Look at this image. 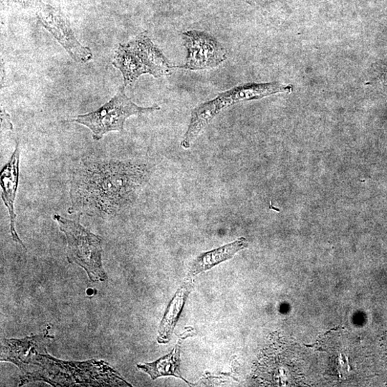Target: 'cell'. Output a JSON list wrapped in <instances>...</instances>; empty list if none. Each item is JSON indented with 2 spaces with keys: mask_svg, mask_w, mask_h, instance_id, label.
<instances>
[{
  "mask_svg": "<svg viewBox=\"0 0 387 387\" xmlns=\"http://www.w3.org/2000/svg\"><path fill=\"white\" fill-rule=\"evenodd\" d=\"M149 178L144 164L85 160L74 173L69 212L111 216L136 200Z\"/></svg>",
  "mask_w": 387,
  "mask_h": 387,
  "instance_id": "obj_1",
  "label": "cell"
},
{
  "mask_svg": "<svg viewBox=\"0 0 387 387\" xmlns=\"http://www.w3.org/2000/svg\"><path fill=\"white\" fill-rule=\"evenodd\" d=\"M292 85L278 82L264 83H246L220 94L216 98L205 102L191 112L187 130L181 142V146L190 148L203 129L227 108L243 101L261 99L277 94H291Z\"/></svg>",
  "mask_w": 387,
  "mask_h": 387,
  "instance_id": "obj_2",
  "label": "cell"
},
{
  "mask_svg": "<svg viewBox=\"0 0 387 387\" xmlns=\"http://www.w3.org/2000/svg\"><path fill=\"white\" fill-rule=\"evenodd\" d=\"M113 66L123 78V86L132 85L142 75L155 78L171 75L175 68L144 31L134 40L120 44L116 51Z\"/></svg>",
  "mask_w": 387,
  "mask_h": 387,
  "instance_id": "obj_3",
  "label": "cell"
},
{
  "mask_svg": "<svg viewBox=\"0 0 387 387\" xmlns=\"http://www.w3.org/2000/svg\"><path fill=\"white\" fill-rule=\"evenodd\" d=\"M53 218L67 237L68 261L83 268L92 282L105 281L107 275L102 265L101 237L82 226L79 219L71 221L57 214Z\"/></svg>",
  "mask_w": 387,
  "mask_h": 387,
  "instance_id": "obj_4",
  "label": "cell"
},
{
  "mask_svg": "<svg viewBox=\"0 0 387 387\" xmlns=\"http://www.w3.org/2000/svg\"><path fill=\"white\" fill-rule=\"evenodd\" d=\"M159 110L160 107L158 105L150 107L137 105L126 96L124 86H122L110 102L94 112L78 116L74 121L89 128L93 139L99 141L108 133L123 131L128 118Z\"/></svg>",
  "mask_w": 387,
  "mask_h": 387,
  "instance_id": "obj_5",
  "label": "cell"
},
{
  "mask_svg": "<svg viewBox=\"0 0 387 387\" xmlns=\"http://www.w3.org/2000/svg\"><path fill=\"white\" fill-rule=\"evenodd\" d=\"M187 55L183 66L187 71H205L216 68L227 59V53L221 42L203 31H189L182 34Z\"/></svg>",
  "mask_w": 387,
  "mask_h": 387,
  "instance_id": "obj_6",
  "label": "cell"
},
{
  "mask_svg": "<svg viewBox=\"0 0 387 387\" xmlns=\"http://www.w3.org/2000/svg\"><path fill=\"white\" fill-rule=\"evenodd\" d=\"M39 19L76 61L86 62L93 58L90 49L80 44L67 19L59 12L49 8L42 10L39 12Z\"/></svg>",
  "mask_w": 387,
  "mask_h": 387,
  "instance_id": "obj_7",
  "label": "cell"
},
{
  "mask_svg": "<svg viewBox=\"0 0 387 387\" xmlns=\"http://www.w3.org/2000/svg\"><path fill=\"white\" fill-rule=\"evenodd\" d=\"M19 158L20 150L18 144L11 156L9 162L2 169L0 174V185L2 189V198L5 205L8 208L10 220V232L13 241L26 247L19 238L15 230L17 215L15 211V202L19 183Z\"/></svg>",
  "mask_w": 387,
  "mask_h": 387,
  "instance_id": "obj_8",
  "label": "cell"
},
{
  "mask_svg": "<svg viewBox=\"0 0 387 387\" xmlns=\"http://www.w3.org/2000/svg\"><path fill=\"white\" fill-rule=\"evenodd\" d=\"M248 242L245 238L225 245L217 249L203 252L193 261L188 273L189 277L207 271L215 266L231 259L239 251L247 248Z\"/></svg>",
  "mask_w": 387,
  "mask_h": 387,
  "instance_id": "obj_9",
  "label": "cell"
},
{
  "mask_svg": "<svg viewBox=\"0 0 387 387\" xmlns=\"http://www.w3.org/2000/svg\"><path fill=\"white\" fill-rule=\"evenodd\" d=\"M192 287L191 280L186 281L170 301L158 331L159 343H166L169 341Z\"/></svg>",
  "mask_w": 387,
  "mask_h": 387,
  "instance_id": "obj_10",
  "label": "cell"
},
{
  "mask_svg": "<svg viewBox=\"0 0 387 387\" xmlns=\"http://www.w3.org/2000/svg\"><path fill=\"white\" fill-rule=\"evenodd\" d=\"M181 344L182 339H180L170 354L153 363L139 364L138 368L148 374L153 380L166 376H174L184 379L180 372Z\"/></svg>",
  "mask_w": 387,
  "mask_h": 387,
  "instance_id": "obj_11",
  "label": "cell"
}]
</instances>
